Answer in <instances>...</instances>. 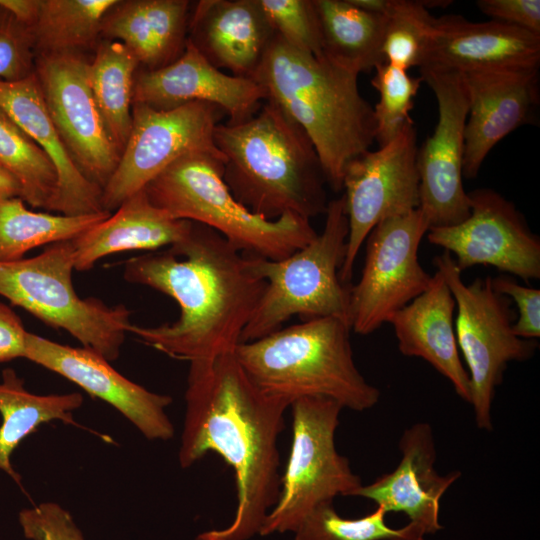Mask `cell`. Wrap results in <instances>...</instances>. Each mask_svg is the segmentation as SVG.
I'll list each match as a JSON object with an SVG mask.
<instances>
[{
  "label": "cell",
  "instance_id": "cell-1",
  "mask_svg": "<svg viewBox=\"0 0 540 540\" xmlns=\"http://www.w3.org/2000/svg\"><path fill=\"white\" fill-rule=\"evenodd\" d=\"M185 402L180 466L218 454L234 471L237 495L230 525L195 540H248L259 534L280 493L277 443L290 403L260 391L234 352L190 363Z\"/></svg>",
  "mask_w": 540,
  "mask_h": 540
},
{
  "label": "cell",
  "instance_id": "cell-2",
  "mask_svg": "<svg viewBox=\"0 0 540 540\" xmlns=\"http://www.w3.org/2000/svg\"><path fill=\"white\" fill-rule=\"evenodd\" d=\"M253 258L217 231L192 222L180 242L128 259L125 280L170 296L180 309L179 318L171 324H131L128 332L189 363L234 352L266 287Z\"/></svg>",
  "mask_w": 540,
  "mask_h": 540
},
{
  "label": "cell",
  "instance_id": "cell-3",
  "mask_svg": "<svg viewBox=\"0 0 540 540\" xmlns=\"http://www.w3.org/2000/svg\"><path fill=\"white\" fill-rule=\"evenodd\" d=\"M214 142L225 159V184L252 213L269 220L325 213L327 180L315 148L273 100L243 121L219 123Z\"/></svg>",
  "mask_w": 540,
  "mask_h": 540
},
{
  "label": "cell",
  "instance_id": "cell-4",
  "mask_svg": "<svg viewBox=\"0 0 540 540\" xmlns=\"http://www.w3.org/2000/svg\"><path fill=\"white\" fill-rule=\"evenodd\" d=\"M251 79L306 133L327 184L340 191L348 163L375 141L374 109L359 91L358 75L275 34Z\"/></svg>",
  "mask_w": 540,
  "mask_h": 540
},
{
  "label": "cell",
  "instance_id": "cell-5",
  "mask_svg": "<svg viewBox=\"0 0 540 540\" xmlns=\"http://www.w3.org/2000/svg\"><path fill=\"white\" fill-rule=\"evenodd\" d=\"M350 331L337 318H315L240 342L234 354L248 378L266 395L290 405L303 397H325L361 412L378 403L380 391L358 370Z\"/></svg>",
  "mask_w": 540,
  "mask_h": 540
},
{
  "label": "cell",
  "instance_id": "cell-6",
  "mask_svg": "<svg viewBox=\"0 0 540 540\" xmlns=\"http://www.w3.org/2000/svg\"><path fill=\"white\" fill-rule=\"evenodd\" d=\"M223 163L208 153L185 155L144 190L172 217L203 224L248 255L281 260L316 238L309 219L289 213L269 220L239 203L224 182Z\"/></svg>",
  "mask_w": 540,
  "mask_h": 540
},
{
  "label": "cell",
  "instance_id": "cell-7",
  "mask_svg": "<svg viewBox=\"0 0 540 540\" xmlns=\"http://www.w3.org/2000/svg\"><path fill=\"white\" fill-rule=\"evenodd\" d=\"M322 232L281 260L254 256L253 264L266 287L240 342L269 335L293 315L303 321L333 317L350 327V294L339 272L346 254L348 217L342 195L328 202Z\"/></svg>",
  "mask_w": 540,
  "mask_h": 540
},
{
  "label": "cell",
  "instance_id": "cell-8",
  "mask_svg": "<svg viewBox=\"0 0 540 540\" xmlns=\"http://www.w3.org/2000/svg\"><path fill=\"white\" fill-rule=\"evenodd\" d=\"M71 240L48 245L32 258L0 262V295L47 325L63 329L83 347L116 360L131 326V311L97 298H80L74 290Z\"/></svg>",
  "mask_w": 540,
  "mask_h": 540
},
{
  "label": "cell",
  "instance_id": "cell-9",
  "mask_svg": "<svg viewBox=\"0 0 540 540\" xmlns=\"http://www.w3.org/2000/svg\"><path fill=\"white\" fill-rule=\"evenodd\" d=\"M292 442L280 493L259 535L294 532L306 515L337 496H355L362 487L348 459L335 446L343 407L325 397H303L290 405Z\"/></svg>",
  "mask_w": 540,
  "mask_h": 540
},
{
  "label": "cell",
  "instance_id": "cell-10",
  "mask_svg": "<svg viewBox=\"0 0 540 540\" xmlns=\"http://www.w3.org/2000/svg\"><path fill=\"white\" fill-rule=\"evenodd\" d=\"M433 263L455 301L456 339L467 366L476 425L491 431L492 401L508 363L528 360L537 345L514 333L510 300L494 289L491 276L466 284L446 251Z\"/></svg>",
  "mask_w": 540,
  "mask_h": 540
},
{
  "label": "cell",
  "instance_id": "cell-11",
  "mask_svg": "<svg viewBox=\"0 0 540 540\" xmlns=\"http://www.w3.org/2000/svg\"><path fill=\"white\" fill-rule=\"evenodd\" d=\"M223 115L221 108L207 102H189L167 110L134 103L129 137L102 189V209H117L185 155L208 153L224 162L214 142V130Z\"/></svg>",
  "mask_w": 540,
  "mask_h": 540
},
{
  "label": "cell",
  "instance_id": "cell-12",
  "mask_svg": "<svg viewBox=\"0 0 540 540\" xmlns=\"http://www.w3.org/2000/svg\"><path fill=\"white\" fill-rule=\"evenodd\" d=\"M429 229L418 208L382 220L370 231L360 280L349 289L353 332L371 334L429 287L432 275L418 259L420 242Z\"/></svg>",
  "mask_w": 540,
  "mask_h": 540
},
{
  "label": "cell",
  "instance_id": "cell-13",
  "mask_svg": "<svg viewBox=\"0 0 540 540\" xmlns=\"http://www.w3.org/2000/svg\"><path fill=\"white\" fill-rule=\"evenodd\" d=\"M417 152V132L410 122L391 142L362 153L345 168L342 189L349 230L339 272L342 283L351 280L359 250L380 221L419 208Z\"/></svg>",
  "mask_w": 540,
  "mask_h": 540
},
{
  "label": "cell",
  "instance_id": "cell-14",
  "mask_svg": "<svg viewBox=\"0 0 540 540\" xmlns=\"http://www.w3.org/2000/svg\"><path fill=\"white\" fill-rule=\"evenodd\" d=\"M422 81L433 91L438 120L418 148L419 209L430 228L458 224L470 214V200L463 186L465 125L468 94L463 73L419 69Z\"/></svg>",
  "mask_w": 540,
  "mask_h": 540
},
{
  "label": "cell",
  "instance_id": "cell-15",
  "mask_svg": "<svg viewBox=\"0 0 540 540\" xmlns=\"http://www.w3.org/2000/svg\"><path fill=\"white\" fill-rule=\"evenodd\" d=\"M89 62L77 52L38 55L39 79L50 118L84 176L101 189L120 160L88 76Z\"/></svg>",
  "mask_w": 540,
  "mask_h": 540
},
{
  "label": "cell",
  "instance_id": "cell-16",
  "mask_svg": "<svg viewBox=\"0 0 540 540\" xmlns=\"http://www.w3.org/2000/svg\"><path fill=\"white\" fill-rule=\"evenodd\" d=\"M470 214L462 222L431 227L428 241L455 255L458 269L490 265L524 281L540 278V240L515 205L490 188L468 193Z\"/></svg>",
  "mask_w": 540,
  "mask_h": 540
},
{
  "label": "cell",
  "instance_id": "cell-17",
  "mask_svg": "<svg viewBox=\"0 0 540 540\" xmlns=\"http://www.w3.org/2000/svg\"><path fill=\"white\" fill-rule=\"evenodd\" d=\"M26 359L75 383L118 410L148 440L168 441L174 426L166 408L172 397L159 394L117 372L99 353L28 332Z\"/></svg>",
  "mask_w": 540,
  "mask_h": 540
},
{
  "label": "cell",
  "instance_id": "cell-18",
  "mask_svg": "<svg viewBox=\"0 0 540 540\" xmlns=\"http://www.w3.org/2000/svg\"><path fill=\"white\" fill-rule=\"evenodd\" d=\"M468 94L463 177L478 175L493 147L531 123L539 104V66L463 73Z\"/></svg>",
  "mask_w": 540,
  "mask_h": 540
},
{
  "label": "cell",
  "instance_id": "cell-19",
  "mask_svg": "<svg viewBox=\"0 0 540 540\" xmlns=\"http://www.w3.org/2000/svg\"><path fill=\"white\" fill-rule=\"evenodd\" d=\"M267 98L265 89L253 79L214 67L188 38L174 62L135 76L132 100L159 110L207 102L221 108L228 122H240L254 115Z\"/></svg>",
  "mask_w": 540,
  "mask_h": 540
},
{
  "label": "cell",
  "instance_id": "cell-20",
  "mask_svg": "<svg viewBox=\"0 0 540 540\" xmlns=\"http://www.w3.org/2000/svg\"><path fill=\"white\" fill-rule=\"evenodd\" d=\"M540 36L495 20L433 17L419 69L469 73L539 66Z\"/></svg>",
  "mask_w": 540,
  "mask_h": 540
},
{
  "label": "cell",
  "instance_id": "cell-21",
  "mask_svg": "<svg viewBox=\"0 0 540 540\" xmlns=\"http://www.w3.org/2000/svg\"><path fill=\"white\" fill-rule=\"evenodd\" d=\"M401 459L397 467L368 485H362L355 496L374 501L388 512H402L410 523L425 535L434 534L439 522L440 501L461 476L460 471L440 475L436 468V445L432 427L414 423L400 440Z\"/></svg>",
  "mask_w": 540,
  "mask_h": 540
},
{
  "label": "cell",
  "instance_id": "cell-22",
  "mask_svg": "<svg viewBox=\"0 0 540 540\" xmlns=\"http://www.w3.org/2000/svg\"><path fill=\"white\" fill-rule=\"evenodd\" d=\"M189 30V40L214 67L246 78L275 36L259 0L199 1Z\"/></svg>",
  "mask_w": 540,
  "mask_h": 540
},
{
  "label": "cell",
  "instance_id": "cell-23",
  "mask_svg": "<svg viewBox=\"0 0 540 540\" xmlns=\"http://www.w3.org/2000/svg\"><path fill=\"white\" fill-rule=\"evenodd\" d=\"M0 108L45 152L58 176L51 211L85 215L103 211L102 189L77 167L46 107L36 73L19 81L0 80Z\"/></svg>",
  "mask_w": 540,
  "mask_h": 540
},
{
  "label": "cell",
  "instance_id": "cell-24",
  "mask_svg": "<svg viewBox=\"0 0 540 540\" xmlns=\"http://www.w3.org/2000/svg\"><path fill=\"white\" fill-rule=\"evenodd\" d=\"M455 301L439 271L429 287L393 313L387 323L394 329L399 351L427 361L450 381L457 395L470 402V379L460 354L454 325Z\"/></svg>",
  "mask_w": 540,
  "mask_h": 540
},
{
  "label": "cell",
  "instance_id": "cell-25",
  "mask_svg": "<svg viewBox=\"0 0 540 540\" xmlns=\"http://www.w3.org/2000/svg\"><path fill=\"white\" fill-rule=\"evenodd\" d=\"M191 226V221L176 219L152 204L142 189L127 198L114 214L72 239L74 267L87 271L108 255L172 246L188 235Z\"/></svg>",
  "mask_w": 540,
  "mask_h": 540
},
{
  "label": "cell",
  "instance_id": "cell-26",
  "mask_svg": "<svg viewBox=\"0 0 540 540\" xmlns=\"http://www.w3.org/2000/svg\"><path fill=\"white\" fill-rule=\"evenodd\" d=\"M189 7L187 0L118 1L102 21L101 36L124 44L145 70H156L183 53Z\"/></svg>",
  "mask_w": 540,
  "mask_h": 540
},
{
  "label": "cell",
  "instance_id": "cell-27",
  "mask_svg": "<svg viewBox=\"0 0 540 540\" xmlns=\"http://www.w3.org/2000/svg\"><path fill=\"white\" fill-rule=\"evenodd\" d=\"M322 57L356 75L385 63L382 43L387 18L360 9L349 0H313Z\"/></svg>",
  "mask_w": 540,
  "mask_h": 540
},
{
  "label": "cell",
  "instance_id": "cell-28",
  "mask_svg": "<svg viewBox=\"0 0 540 540\" xmlns=\"http://www.w3.org/2000/svg\"><path fill=\"white\" fill-rule=\"evenodd\" d=\"M82 404L83 396L77 392L49 395L31 393L13 369H4L0 381V471L20 483V476L11 462L16 448L43 423L57 420L76 424L73 412Z\"/></svg>",
  "mask_w": 540,
  "mask_h": 540
},
{
  "label": "cell",
  "instance_id": "cell-29",
  "mask_svg": "<svg viewBox=\"0 0 540 540\" xmlns=\"http://www.w3.org/2000/svg\"><path fill=\"white\" fill-rule=\"evenodd\" d=\"M139 62L121 42L100 41L88 76L107 131L122 153L132 126L133 85Z\"/></svg>",
  "mask_w": 540,
  "mask_h": 540
},
{
  "label": "cell",
  "instance_id": "cell-30",
  "mask_svg": "<svg viewBox=\"0 0 540 540\" xmlns=\"http://www.w3.org/2000/svg\"><path fill=\"white\" fill-rule=\"evenodd\" d=\"M118 0H37L28 24L36 56L77 52L101 36L102 21Z\"/></svg>",
  "mask_w": 540,
  "mask_h": 540
},
{
  "label": "cell",
  "instance_id": "cell-31",
  "mask_svg": "<svg viewBox=\"0 0 540 540\" xmlns=\"http://www.w3.org/2000/svg\"><path fill=\"white\" fill-rule=\"evenodd\" d=\"M111 214L106 210L74 216L34 212L20 197L0 200V262L18 261L33 248L71 240Z\"/></svg>",
  "mask_w": 540,
  "mask_h": 540
},
{
  "label": "cell",
  "instance_id": "cell-32",
  "mask_svg": "<svg viewBox=\"0 0 540 540\" xmlns=\"http://www.w3.org/2000/svg\"><path fill=\"white\" fill-rule=\"evenodd\" d=\"M0 165L18 181L24 202L51 211L58 189L56 169L45 152L1 108Z\"/></svg>",
  "mask_w": 540,
  "mask_h": 540
},
{
  "label": "cell",
  "instance_id": "cell-33",
  "mask_svg": "<svg viewBox=\"0 0 540 540\" xmlns=\"http://www.w3.org/2000/svg\"><path fill=\"white\" fill-rule=\"evenodd\" d=\"M332 503H321L310 511L294 531L295 540H424L425 533L410 522L399 529L389 527L382 507L348 519L341 517Z\"/></svg>",
  "mask_w": 540,
  "mask_h": 540
},
{
  "label": "cell",
  "instance_id": "cell-34",
  "mask_svg": "<svg viewBox=\"0 0 540 540\" xmlns=\"http://www.w3.org/2000/svg\"><path fill=\"white\" fill-rule=\"evenodd\" d=\"M428 7L426 1L393 0L382 43L385 63L407 71L420 66L434 17Z\"/></svg>",
  "mask_w": 540,
  "mask_h": 540
},
{
  "label": "cell",
  "instance_id": "cell-35",
  "mask_svg": "<svg viewBox=\"0 0 540 540\" xmlns=\"http://www.w3.org/2000/svg\"><path fill=\"white\" fill-rule=\"evenodd\" d=\"M421 82V77H413L407 70L388 63L375 68L371 84L379 93V101L373 107L375 141L379 147L391 142L408 123L413 122L410 111Z\"/></svg>",
  "mask_w": 540,
  "mask_h": 540
},
{
  "label": "cell",
  "instance_id": "cell-36",
  "mask_svg": "<svg viewBox=\"0 0 540 540\" xmlns=\"http://www.w3.org/2000/svg\"><path fill=\"white\" fill-rule=\"evenodd\" d=\"M275 34L292 48L322 57L319 20L313 0H259Z\"/></svg>",
  "mask_w": 540,
  "mask_h": 540
},
{
  "label": "cell",
  "instance_id": "cell-37",
  "mask_svg": "<svg viewBox=\"0 0 540 540\" xmlns=\"http://www.w3.org/2000/svg\"><path fill=\"white\" fill-rule=\"evenodd\" d=\"M35 58L29 26L0 6V80L28 77L35 72Z\"/></svg>",
  "mask_w": 540,
  "mask_h": 540
},
{
  "label": "cell",
  "instance_id": "cell-38",
  "mask_svg": "<svg viewBox=\"0 0 540 540\" xmlns=\"http://www.w3.org/2000/svg\"><path fill=\"white\" fill-rule=\"evenodd\" d=\"M18 521L28 540H85L71 514L55 502L22 509Z\"/></svg>",
  "mask_w": 540,
  "mask_h": 540
},
{
  "label": "cell",
  "instance_id": "cell-39",
  "mask_svg": "<svg viewBox=\"0 0 540 540\" xmlns=\"http://www.w3.org/2000/svg\"><path fill=\"white\" fill-rule=\"evenodd\" d=\"M494 289L512 299L518 316L513 323L514 333L523 339L534 340L540 336V290L519 284L509 276L492 278Z\"/></svg>",
  "mask_w": 540,
  "mask_h": 540
},
{
  "label": "cell",
  "instance_id": "cell-40",
  "mask_svg": "<svg viewBox=\"0 0 540 540\" xmlns=\"http://www.w3.org/2000/svg\"><path fill=\"white\" fill-rule=\"evenodd\" d=\"M476 5L491 20L506 23L540 36L539 0H479Z\"/></svg>",
  "mask_w": 540,
  "mask_h": 540
},
{
  "label": "cell",
  "instance_id": "cell-41",
  "mask_svg": "<svg viewBox=\"0 0 540 540\" xmlns=\"http://www.w3.org/2000/svg\"><path fill=\"white\" fill-rule=\"evenodd\" d=\"M27 334L19 316L0 302V363L25 357Z\"/></svg>",
  "mask_w": 540,
  "mask_h": 540
},
{
  "label": "cell",
  "instance_id": "cell-42",
  "mask_svg": "<svg viewBox=\"0 0 540 540\" xmlns=\"http://www.w3.org/2000/svg\"><path fill=\"white\" fill-rule=\"evenodd\" d=\"M21 197V187L15 177L0 165V200Z\"/></svg>",
  "mask_w": 540,
  "mask_h": 540
}]
</instances>
